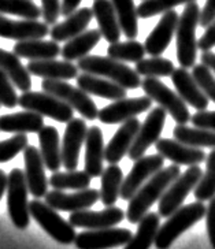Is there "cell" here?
Returning a JSON list of instances; mask_svg holds the SVG:
<instances>
[{
  "mask_svg": "<svg viewBox=\"0 0 215 249\" xmlns=\"http://www.w3.org/2000/svg\"><path fill=\"white\" fill-rule=\"evenodd\" d=\"M26 69L29 74L41 77L44 80L67 81L77 78L78 75V67L74 63L67 60H56V59L30 60Z\"/></svg>",
  "mask_w": 215,
  "mask_h": 249,
  "instance_id": "cb8c5ba5",
  "label": "cell"
},
{
  "mask_svg": "<svg viewBox=\"0 0 215 249\" xmlns=\"http://www.w3.org/2000/svg\"><path fill=\"white\" fill-rule=\"evenodd\" d=\"M87 132H88V127L84 119L73 118L70 122H67L60 152H62V164L69 171L77 170L80 151H81L82 144L85 142Z\"/></svg>",
  "mask_w": 215,
  "mask_h": 249,
  "instance_id": "2e32d148",
  "label": "cell"
},
{
  "mask_svg": "<svg viewBox=\"0 0 215 249\" xmlns=\"http://www.w3.org/2000/svg\"><path fill=\"white\" fill-rule=\"evenodd\" d=\"M130 238V230L108 227L100 230L82 231L77 234L74 244L78 249H111L126 245Z\"/></svg>",
  "mask_w": 215,
  "mask_h": 249,
  "instance_id": "5bb4252c",
  "label": "cell"
},
{
  "mask_svg": "<svg viewBox=\"0 0 215 249\" xmlns=\"http://www.w3.org/2000/svg\"><path fill=\"white\" fill-rule=\"evenodd\" d=\"M191 122L195 127L215 132V111H197L195 115H191Z\"/></svg>",
  "mask_w": 215,
  "mask_h": 249,
  "instance_id": "c3c4849f",
  "label": "cell"
},
{
  "mask_svg": "<svg viewBox=\"0 0 215 249\" xmlns=\"http://www.w3.org/2000/svg\"><path fill=\"white\" fill-rule=\"evenodd\" d=\"M163 164L164 158L159 154L143 156L139 160L134 161L130 173L124 179L121 186V193H119L121 198L129 201L151 177L156 174L159 170L163 169Z\"/></svg>",
  "mask_w": 215,
  "mask_h": 249,
  "instance_id": "7c38bea8",
  "label": "cell"
},
{
  "mask_svg": "<svg viewBox=\"0 0 215 249\" xmlns=\"http://www.w3.org/2000/svg\"><path fill=\"white\" fill-rule=\"evenodd\" d=\"M152 107V100L148 96H140L133 99H121L103 107L99 111L97 119L106 124H124L132 118H136Z\"/></svg>",
  "mask_w": 215,
  "mask_h": 249,
  "instance_id": "4fadbf2b",
  "label": "cell"
},
{
  "mask_svg": "<svg viewBox=\"0 0 215 249\" xmlns=\"http://www.w3.org/2000/svg\"><path fill=\"white\" fill-rule=\"evenodd\" d=\"M45 203L55 211L75 213L82 210H89L100 198V192L96 189H82L74 193H65L63 191L47 192L44 196Z\"/></svg>",
  "mask_w": 215,
  "mask_h": 249,
  "instance_id": "9a60e30c",
  "label": "cell"
},
{
  "mask_svg": "<svg viewBox=\"0 0 215 249\" xmlns=\"http://www.w3.org/2000/svg\"><path fill=\"white\" fill-rule=\"evenodd\" d=\"M50 35V28L44 22L38 21H14L0 14V37L22 41L32 38H44Z\"/></svg>",
  "mask_w": 215,
  "mask_h": 249,
  "instance_id": "603a6c76",
  "label": "cell"
},
{
  "mask_svg": "<svg viewBox=\"0 0 215 249\" xmlns=\"http://www.w3.org/2000/svg\"><path fill=\"white\" fill-rule=\"evenodd\" d=\"M215 21V0H207L203 10H200V21L199 25L201 28H207Z\"/></svg>",
  "mask_w": 215,
  "mask_h": 249,
  "instance_id": "816d5d0a",
  "label": "cell"
},
{
  "mask_svg": "<svg viewBox=\"0 0 215 249\" xmlns=\"http://www.w3.org/2000/svg\"><path fill=\"white\" fill-rule=\"evenodd\" d=\"M25 160V179L28 185V191L33 197H44L48 192V179L45 177L44 161L40 155V151L35 147L25 148L23 151Z\"/></svg>",
  "mask_w": 215,
  "mask_h": 249,
  "instance_id": "d6986e66",
  "label": "cell"
},
{
  "mask_svg": "<svg viewBox=\"0 0 215 249\" xmlns=\"http://www.w3.org/2000/svg\"><path fill=\"white\" fill-rule=\"evenodd\" d=\"M173 85L176 87L177 95L191 107L197 111L207 110L208 97L204 95L197 82L193 78L192 73L188 71V69L179 67L176 69L171 74Z\"/></svg>",
  "mask_w": 215,
  "mask_h": 249,
  "instance_id": "7402d4cb",
  "label": "cell"
},
{
  "mask_svg": "<svg viewBox=\"0 0 215 249\" xmlns=\"http://www.w3.org/2000/svg\"><path fill=\"white\" fill-rule=\"evenodd\" d=\"M100 200L106 207H112L117 203L124 182V173L118 164H110L102 173Z\"/></svg>",
  "mask_w": 215,
  "mask_h": 249,
  "instance_id": "d590c367",
  "label": "cell"
},
{
  "mask_svg": "<svg viewBox=\"0 0 215 249\" xmlns=\"http://www.w3.org/2000/svg\"><path fill=\"white\" fill-rule=\"evenodd\" d=\"M191 1H196V0H143L137 7V15L139 18L147 19L158 14L170 11L181 4H188Z\"/></svg>",
  "mask_w": 215,
  "mask_h": 249,
  "instance_id": "7bdbcfd3",
  "label": "cell"
},
{
  "mask_svg": "<svg viewBox=\"0 0 215 249\" xmlns=\"http://www.w3.org/2000/svg\"><path fill=\"white\" fill-rule=\"evenodd\" d=\"M59 44L56 41H45L44 38H32L22 40L14 45L13 51L19 58L29 59V60H47V59H56L60 55Z\"/></svg>",
  "mask_w": 215,
  "mask_h": 249,
  "instance_id": "4dcf8cb0",
  "label": "cell"
},
{
  "mask_svg": "<svg viewBox=\"0 0 215 249\" xmlns=\"http://www.w3.org/2000/svg\"><path fill=\"white\" fill-rule=\"evenodd\" d=\"M18 106L41 117L55 119L60 124L70 122L74 117V110L72 107L47 92H23L22 96L18 97Z\"/></svg>",
  "mask_w": 215,
  "mask_h": 249,
  "instance_id": "9c48e42d",
  "label": "cell"
},
{
  "mask_svg": "<svg viewBox=\"0 0 215 249\" xmlns=\"http://www.w3.org/2000/svg\"><path fill=\"white\" fill-rule=\"evenodd\" d=\"M140 126V121L137 118H132L121 124V127L112 136L107 147H104V160L108 161L110 164H117L122 160L132 147Z\"/></svg>",
  "mask_w": 215,
  "mask_h": 249,
  "instance_id": "44dd1931",
  "label": "cell"
},
{
  "mask_svg": "<svg viewBox=\"0 0 215 249\" xmlns=\"http://www.w3.org/2000/svg\"><path fill=\"white\" fill-rule=\"evenodd\" d=\"M161 216L159 213H147L143 219L139 222V229L137 233L130 238V241L125 245V249H149L154 242L158 230H159V223H161Z\"/></svg>",
  "mask_w": 215,
  "mask_h": 249,
  "instance_id": "836d02e7",
  "label": "cell"
},
{
  "mask_svg": "<svg viewBox=\"0 0 215 249\" xmlns=\"http://www.w3.org/2000/svg\"><path fill=\"white\" fill-rule=\"evenodd\" d=\"M18 97L14 84L4 71L0 70V106L6 108H14L18 106Z\"/></svg>",
  "mask_w": 215,
  "mask_h": 249,
  "instance_id": "bcb514c9",
  "label": "cell"
},
{
  "mask_svg": "<svg viewBox=\"0 0 215 249\" xmlns=\"http://www.w3.org/2000/svg\"><path fill=\"white\" fill-rule=\"evenodd\" d=\"M201 174L203 170L199 166H191L185 173L179 174L176 181L167 188V191L162 195V197L159 198V216L169 218L171 213H176L188 197V195L196 188V185L200 181Z\"/></svg>",
  "mask_w": 215,
  "mask_h": 249,
  "instance_id": "30bf717a",
  "label": "cell"
},
{
  "mask_svg": "<svg viewBox=\"0 0 215 249\" xmlns=\"http://www.w3.org/2000/svg\"><path fill=\"white\" fill-rule=\"evenodd\" d=\"M155 147L158 154L177 166H199L206 160V154L201 148L189 147L176 139H159Z\"/></svg>",
  "mask_w": 215,
  "mask_h": 249,
  "instance_id": "ac0fdd59",
  "label": "cell"
},
{
  "mask_svg": "<svg viewBox=\"0 0 215 249\" xmlns=\"http://www.w3.org/2000/svg\"><path fill=\"white\" fill-rule=\"evenodd\" d=\"M181 174L179 166L173 164L166 169L159 170L156 174L149 178L147 182L136 192L133 197L129 200L126 211V219L130 223H139L143 216L148 213V210L154 205V203L159 201L164 192L171 183L176 181V178Z\"/></svg>",
  "mask_w": 215,
  "mask_h": 249,
  "instance_id": "6da1fadb",
  "label": "cell"
},
{
  "mask_svg": "<svg viewBox=\"0 0 215 249\" xmlns=\"http://www.w3.org/2000/svg\"><path fill=\"white\" fill-rule=\"evenodd\" d=\"M192 75L204 95L208 97V100L215 103V77L213 71L206 65L199 63L193 66Z\"/></svg>",
  "mask_w": 215,
  "mask_h": 249,
  "instance_id": "f6af8a7d",
  "label": "cell"
},
{
  "mask_svg": "<svg viewBox=\"0 0 215 249\" xmlns=\"http://www.w3.org/2000/svg\"><path fill=\"white\" fill-rule=\"evenodd\" d=\"M200 60L203 65H206V66L211 70V71H214L215 73V53L211 51H206L201 53Z\"/></svg>",
  "mask_w": 215,
  "mask_h": 249,
  "instance_id": "db71d44e",
  "label": "cell"
},
{
  "mask_svg": "<svg viewBox=\"0 0 215 249\" xmlns=\"http://www.w3.org/2000/svg\"><path fill=\"white\" fill-rule=\"evenodd\" d=\"M28 141L29 139L25 133H19L11 139L0 141V163H7L19 152L25 151V148L28 147Z\"/></svg>",
  "mask_w": 215,
  "mask_h": 249,
  "instance_id": "ee69618b",
  "label": "cell"
},
{
  "mask_svg": "<svg viewBox=\"0 0 215 249\" xmlns=\"http://www.w3.org/2000/svg\"><path fill=\"white\" fill-rule=\"evenodd\" d=\"M112 7L118 18L119 26L122 33L127 37V40H136L139 35V15L137 7L134 6L133 0H111Z\"/></svg>",
  "mask_w": 215,
  "mask_h": 249,
  "instance_id": "8d00e7d4",
  "label": "cell"
},
{
  "mask_svg": "<svg viewBox=\"0 0 215 249\" xmlns=\"http://www.w3.org/2000/svg\"><path fill=\"white\" fill-rule=\"evenodd\" d=\"M108 58L115 59L119 62H130L137 63L145 56V48L140 41L136 40H127V41H117L108 45L107 48Z\"/></svg>",
  "mask_w": 215,
  "mask_h": 249,
  "instance_id": "f35d334b",
  "label": "cell"
},
{
  "mask_svg": "<svg viewBox=\"0 0 215 249\" xmlns=\"http://www.w3.org/2000/svg\"><path fill=\"white\" fill-rule=\"evenodd\" d=\"M206 29L207 30L204 32V35L197 41V48L203 52L211 51L215 47V21Z\"/></svg>",
  "mask_w": 215,
  "mask_h": 249,
  "instance_id": "f907efd6",
  "label": "cell"
},
{
  "mask_svg": "<svg viewBox=\"0 0 215 249\" xmlns=\"http://www.w3.org/2000/svg\"><path fill=\"white\" fill-rule=\"evenodd\" d=\"M200 21V7L196 1L185 4V8L179 17L176 29L178 63L184 69L195 66L197 59V40L196 29Z\"/></svg>",
  "mask_w": 215,
  "mask_h": 249,
  "instance_id": "3957f363",
  "label": "cell"
},
{
  "mask_svg": "<svg viewBox=\"0 0 215 249\" xmlns=\"http://www.w3.org/2000/svg\"><path fill=\"white\" fill-rule=\"evenodd\" d=\"M77 87L88 95L99 96L102 99H107L112 102L126 97V89L119 87L112 81L103 78V77H97L93 74H78Z\"/></svg>",
  "mask_w": 215,
  "mask_h": 249,
  "instance_id": "484cf974",
  "label": "cell"
},
{
  "mask_svg": "<svg viewBox=\"0 0 215 249\" xmlns=\"http://www.w3.org/2000/svg\"><path fill=\"white\" fill-rule=\"evenodd\" d=\"M41 88H43V92L58 97L59 100L66 103L69 107L77 110V112L81 114L82 118L88 121L97 119L99 110H97L96 104L90 99L88 93H85L78 87H73L66 81L44 80L41 84Z\"/></svg>",
  "mask_w": 215,
  "mask_h": 249,
  "instance_id": "52a82bcc",
  "label": "cell"
},
{
  "mask_svg": "<svg viewBox=\"0 0 215 249\" xmlns=\"http://www.w3.org/2000/svg\"><path fill=\"white\" fill-rule=\"evenodd\" d=\"M44 127V117L32 111L6 114L0 117V132L4 133H38Z\"/></svg>",
  "mask_w": 215,
  "mask_h": 249,
  "instance_id": "f1b7e54d",
  "label": "cell"
},
{
  "mask_svg": "<svg viewBox=\"0 0 215 249\" xmlns=\"http://www.w3.org/2000/svg\"><path fill=\"white\" fill-rule=\"evenodd\" d=\"M166 115L167 112L162 107H155L154 110L149 111L148 117L145 118L144 124L140 126L133 144L127 152L130 160H139L145 155L147 149L161 139V133L166 124Z\"/></svg>",
  "mask_w": 215,
  "mask_h": 249,
  "instance_id": "8fae6325",
  "label": "cell"
},
{
  "mask_svg": "<svg viewBox=\"0 0 215 249\" xmlns=\"http://www.w3.org/2000/svg\"><path fill=\"white\" fill-rule=\"evenodd\" d=\"M141 88L151 100L158 103L159 107L170 114L177 124H186L191 121V112L186 107V103L162 81L147 77L141 81Z\"/></svg>",
  "mask_w": 215,
  "mask_h": 249,
  "instance_id": "ba28073f",
  "label": "cell"
},
{
  "mask_svg": "<svg viewBox=\"0 0 215 249\" xmlns=\"http://www.w3.org/2000/svg\"><path fill=\"white\" fill-rule=\"evenodd\" d=\"M206 211H207V207L201 201L181 205L176 213H171L163 226H159L155 242H154L155 248H170L171 244L176 241L179 235L206 216Z\"/></svg>",
  "mask_w": 215,
  "mask_h": 249,
  "instance_id": "277c9868",
  "label": "cell"
},
{
  "mask_svg": "<svg viewBox=\"0 0 215 249\" xmlns=\"http://www.w3.org/2000/svg\"><path fill=\"white\" fill-rule=\"evenodd\" d=\"M82 0H62L60 1V15L69 17L74 11L78 10V6L81 4Z\"/></svg>",
  "mask_w": 215,
  "mask_h": 249,
  "instance_id": "f5cc1de1",
  "label": "cell"
},
{
  "mask_svg": "<svg viewBox=\"0 0 215 249\" xmlns=\"http://www.w3.org/2000/svg\"><path fill=\"white\" fill-rule=\"evenodd\" d=\"M178 19L179 17L174 10L163 13L162 18L145 40V53H149L151 56H161L167 50L177 29Z\"/></svg>",
  "mask_w": 215,
  "mask_h": 249,
  "instance_id": "ffe728a7",
  "label": "cell"
},
{
  "mask_svg": "<svg viewBox=\"0 0 215 249\" xmlns=\"http://www.w3.org/2000/svg\"><path fill=\"white\" fill-rule=\"evenodd\" d=\"M0 14H11L28 21H37L41 8L33 0H0Z\"/></svg>",
  "mask_w": 215,
  "mask_h": 249,
  "instance_id": "b9f144b4",
  "label": "cell"
},
{
  "mask_svg": "<svg viewBox=\"0 0 215 249\" xmlns=\"http://www.w3.org/2000/svg\"><path fill=\"white\" fill-rule=\"evenodd\" d=\"M193 196L197 201H210L215 197V149L206 156V171L196 188L193 189Z\"/></svg>",
  "mask_w": 215,
  "mask_h": 249,
  "instance_id": "ab89813d",
  "label": "cell"
},
{
  "mask_svg": "<svg viewBox=\"0 0 215 249\" xmlns=\"http://www.w3.org/2000/svg\"><path fill=\"white\" fill-rule=\"evenodd\" d=\"M6 189H7V174L0 169V200L3 197Z\"/></svg>",
  "mask_w": 215,
  "mask_h": 249,
  "instance_id": "11a10c76",
  "label": "cell"
},
{
  "mask_svg": "<svg viewBox=\"0 0 215 249\" xmlns=\"http://www.w3.org/2000/svg\"><path fill=\"white\" fill-rule=\"evenodd\" d=\"M100 40H102L100 30H85V32L80 33L78 36L73 37L72 40L66 41L65 47L60 50V55L67 62L80 60V59L88 56L89 52L99 44Z\"/></svg>",
  "mask_w": 215,
  "mask_h": 249,
  "instance_id": "1f68e13d",
  "label": "cell"
},
{
  "mask_svg": "<svg viewBox=\"0 0 215 249\" xmlns=\"http://www.w3.org/2000/svg\"><path fill=\"white\" fill-rule=\"evenodd\" d=\"M38 134L40 155L43 158L45 169L56 173L62 166V152H60L59 133L54 126H44Z\"/></svg>",
  "mask_w": 215,
  "mask_h": 249,
  "instance_id": "f546056e",
  "label": "cell"
},
{
  "mask_svg": "<svg viewBox=\"0 0 215 249\" xmlns=\"http://www.w3.org/2000/svg\"><path fill=\"white\" fill-rule=\"evenodd\" d=\"M104 142L99 126H90L85 137V173L90 178H97L103 173Z\"/></svg>",
  "mask_w": 215,
  "mask_h": 249,
  "instance_id": "4316f807",
  "label": "cell"
},
{
  "mask_svg": "<svg viewBox=\"0 0 215 249\" xmlns=\"http://www.w3.org/2000/svg\"><path fill=\"white\" fill-rule=\"evenodd\" d=\"M92 13L96 18L99 30L106 41H108L110 44L119 41L122 30L119 26L115 10L112 7L111 0H95L92 6Z\"/></svg>",
  "mask_w": 215,
  "mask_h": 249,
  "instance_id": "83f0119b",
  "label": "cell"
},
{
  "mask_svg": "<svg viewBox=\"0 0 215 249\" xmlns=\"http://www.w3.org/2000/svg\"><path fill=\"white\" fill-rule=\"evenodd\" d=\"M93 18V13L92 8L84 7L78 8L73 14L66 17V19L63 22L55 23L50 29V36H51L52 41H69L73 37L78 36L80 33L85 32L88 28V25Z\"/></svg>",
  "mask_w": 215,
  "mask_h": 249,
  "instance_id": "d4e9b609",
  "label": "cell"
},
{
  "mask_svg": "<svg viewBox=\"0 0 215 249\" xmlns=\"http://www.w3.org/2000/svg\"><path fill=\"white\" fill-rule=\"evenodd\" d=\"M48 185H51L55 191H82V189H88L90 185V177L85 171H78V170H66L65 173H54L50 179Z\"/></svg>",
  "mask_w": 215,
  "mask_h": 249,
  "instance_id": "74e56055",
  "label": "cell"
},
{
  "mask_svg": "<svg viewBox=\"0 0 215 249\" xmlns=\"http://www.w3.org/2000/svg\"><path fill=\"white\" fill-rule=\"evenodd\" d=\"M206 223H207L210 244L215 249V197H213L208 201L207 211H206Z\"/></svg>",
  "mask_w": 215,
  "mask_h": 249,
  "instance_id": "681fc988",
  "label": "cell"
},
{
  "mask_svg": "<svg viewBox=\"0 0 215 249\" xmlns=\"http://www.w3.org/2000/svg\"><path fill=\"white\" fill-rule=\"evenodd\" d=\"M0 70L7 74L8 78L17 88L22 92H29L32 88V78L28 69L23 66L14 52L0 48Z\"/></svg>",
  "mask_w": 215,
  "mask_h": 249,
  "instance_id": "d6a6232c",
  "label": "cell"
},
{
  "mask_svg": "<svg viewBox=\"0 0 215 249\" xmlns=\"http://www.w3.org/2000/svg\"><path fill=\"white\" fill-rule=\"evenodd\" d=\"M136 73L143 77L149 78H161V77H171L173 71L176 70L174 63L170 59L152 56L151 59H143L136 63Z\"/></svg>",
  "mask_w": 215,
  "mask_h": 249,
  "instance_id": "60d3db41",
  "label": "cell"
},
{
  "mask_svg": "<svg viewBox=\"0 0 215 249\" xmlns=\"http://www.w3.org/2000/svg\"><path fill=\"white\" fill-rule=\"evenodd\" d=\"M174 139L195 148H211L215 149V132L200 129V127H189L186 124H177L173 130Z\"/></svg>",
  "mask_w": 215,
  "mask_h": 249,
  "instance_id": "e575fe53",
  "label": "cell"
},
{
  "mask_svg": "<svg viewBox=\"0 0 215 249\" xmlns=\"http://www.w3.org/2000/svg\"><path fill=\"white\" fill-rule=\"evenodd\" d=\"M126 218L125 213L118 207H107L103 211H75L72 213L69 223L74 227H82L88 230H100L117 226Z\"/></svg>",
  "mask_w": 215,
  "mask_h": 249,
  "instance_id": "e0dca14e",
  "label": "cell"
},
{
  "mask_svg": "<svg viewBox=\"0 0 215 249\" xmlns=\"http://www.w3.org/2000/svg\"><path fill=\"white\" fill-rule=\"evenodd\" d=\"M29 211L30 216H33V219L37 222L41 229H44L45 233L56 242L62 245H70L75 241L77 233L74 226H72L69 222L63 219L47 203H43L36 198L29 203Z\"/></svg>",
  "mask_w": 215,
  "mask_h": 249,
  "instance_id": "5b68a950",
  "label": "cell"
},
{
  "mask_svg": "<svg viewBox=\"0 0 215 249\" xmlns=\"http://www.w3.org/2000/svg\"><path fill=\"white\" fill-rule=\"evenodd\" d=\"M7 210L14 226L25 230L30 223L28 185L22 170L13 169L7 176Z\"/></svg>",
  "mask_w": 215,
  "mask_h": 249,
  "instance_id": "8992f818",
  "label": "cell"
},
{
  "mask_svg": "<svg viewBox=\"0 0 215 249\" xmlns=\"http://www.w3.org/2000/svg\"><path fill=\"white\" fill-rule=\"evenodd\" d=\"M60 15V0H41V17L44 23L55 25Z\"/></svg>",
  "mask_w": 215,
  "mask_h": 249,
  "instance_id": "7dc6e473",
  "label": "cell"
},
{
  "mask_svg": "<svg viewBox=\"0 0 215 249\" xmlns=\"http://www.w3.org/2000/svg\"><path fill=\"white\" fill-rule=\"evenodd\" d=\"M77 67L82 73L103 77L125 89H137L141 87V77L136 73V70L108 56L88 55L78 60Z\"/></svg>",
  "mask_w": 215,
  "mask_h": 249,
  "instance_id": "7a4b0ae2",
  "label": "cell"
}]
</instances>
